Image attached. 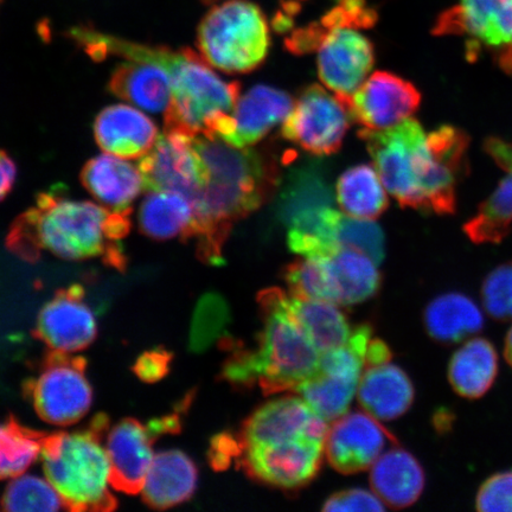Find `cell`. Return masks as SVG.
<instances>
[{"instance_id": "7bdbcfd3", "label": "cell", "mask_w": 512, "mask_h": 512, "mask_svg": "<svg viewBox=\"0 0 512 512\" xmlns=\"http://www.w3.org/2000/svg\"><path fill=\"white\" fill-rule=\"evenodd\" d=\"M174 354L159 347L143 352L133 364V373L139 380L146 383H156L170 373Z\"/></svg>"}, {"instance_id": "6da1fadb", "label": "cell", "mask_w": 512, "mask_h": 512, "mask_svg": "<svg viewBox=\"0 0 512 512\" xmlns=\"http://www.w3.org/2000/svg\"><path fill=\"white\" fill-rule=\"evenodd\" d=\"M131 215L72 200L56 190L41 192L34 206L11 224L6 247L30 264L48 253L69 261L101 260L125 272L123 240L131 232Z\"/></svg>"}, {"instance_id": "e0dca14e", "label": "cell", "mask_w": 512, "mask_h": 512, "mask_svg": "<svg viewBox=\"0 0 512 512\" xmlns=\"http://www.w3.org/2000/svg\"><path fill=\"white\" fill-rule=\"evenodd\" d=\"M392 443L398 440L373 415L354 412L334 421L326 434L325 454L336 471L354 475L373 466Z\"/></svg>"}, {"instance_id": "3957f363", "label": "cell", "mask_w": 512, "mask_h": 512, "mask_svg": "<svg viewBox=\"0 0 512 512\" xmlns=\"http://www.w3.org/2000/svg\"><path fill=\"white\" fill-rule=\"evenodd\" d=\"M258 302L264 328L254 349L235 348V369L248 387L259 386L265 395L294 390L318 373L322 354L292 315L288 294L268 288Z\"/></svg>"}, {"instance_id": "7dc6e473", "label": "cell", "mask_w": 512, "mask_h": 512, "mask_svg": "<svg viewBox=\"0 0 512 512\" xmlns=\"http://www.w3.org/2000/svg\"><path fill=\"white\" fill-rule=\"evenodd\" d=\"M392 351L381 339L373 338L369 343L366 355V368L380 366L392 360Z\"/></svg>"}, {"instance_id": "9c48e42d", "label": "cell", "mask_w": 512, "mask_h": 512, "mask_svg": "<svg viewBox=\"0 0 512 512\" xmlns=\"http://www.w3.org/2000/svg\"><path fill=\"white\" fill-rule=\"evenodd\" d=\"M435 36H464L467 57L484 48L504 73L512 75V0H459L440 14Z\"/></svg>"}, {"instance_id": "ab89813d", "label": "cell", "mask_w": 512, "mask_h": 512, "mask_svg": "<svg viewBox=\"0 0 512 512\" xmlns=\"http://www.w3.org/2000/svg\"><path fill=\"white\" fill-rule=\"evenodd\" d=\"M483 309L496 322H512V261L491 271L480 288Z\"/></svg>"}, {"instance_id": "484cf974", "label": "cell", "mask_w": 512, "mask_h": 512, "mask_svg": "<svg viewBox=\"0 0 512 512\" xmlns=\"http://www.w3.org/2000/svg\"><path fill=\"white\" fill-rule=\"evenodd\" d=\"M357 396L364 411L377 420L390 421L409 411L415 390L405 371L394 364L384 363L369 367L362 374Z\"/></svg>"}, {"instance_id": "d4e9b609", "label": "cell", "mask_w": 512, "mask_h": 512, "mask_svg": "<svg viewBox=\"0 0 512 512\" xmlns=\"http://www.w3.org/2000/svg\"><path fill=\"white\" fill-rule=\"evenodd\" d=\"M370 483L383 503L393 509H405L418 502L426 476L412 453L396 447L377 458L371 467Z\"/></svg>"}, {"instance_id": "83f0119b", "label": "cell", "mask_w": 512, "mask_h": 512, "mask_svg": "<svg viewBox=\"0 0 512 512\" xmlns=\"http://www.w3.org/2000/svg\"><path fill=\"white\" fill-rule=\"evenodd\" d=\"M424 324L433 341L451 345L475 337L485 325L482 309L466 294H441L427 305Z\"/></svg>"}, {"instance_id": "f907efd6", "label": "cell", "mask_w": 512, "mask_h": 512, "mask_svg": "<svg viewBox=\"0 0 512 512\" xmlns=\"http://www.w3.org/2000/svg\"><path fill=\"white\" fill-rule=\"evenodd\" d=\"M204 2H207V3H215V2H217V0H204Z\"/></svg>"}, {"instance_id": "ac0fdd59", "label": "cell", "mask_w": 512, "mask_h": 512, "mask_svg": "<svg viewBox=\"0 0 512 512\" xmlns=\"http://www.w3.org/2000/svg\"><path fill=\"white\" fill-rule=\"evenodd\" d=\"M421 93L412 82L390 72H376L352 96V119L367 130H384L419 110Z\"/></svg>"}, {"instance_id": "74e56055", "label": "cell", "mask_w": 512, "mask_h": 512, "mask_svg": "<svg viewBox=\"0 0 512 512\" xmlns=\"http://www.w3.org/2000/svg\"><path fill=\"white\" fill-rule=\"evenodd\" d=\"M228 320L229 309L224 299L216 293L204 294L192 317L189 349L192 352L206 351L220 338Z\"/></svg>"}, {"instance_id": "4fadbf2b", "label": "cell", "mask_w": 512, "mask_h": 512, "mask_svg": "<svg viewBox=\"0 0 512 512\" xmlns=\"http://www.w3.org/2000/svg\"><path fill=\"white\" fill-rule=\"evenodd\" d=\"M325 443L293 440L243 447L240 465L256 482L283 490H297L318 475Z\"/></svg>"}, {"instance_id": "44dd1931", "label": "cell", "mask_w": 512, "mask_h": 512, "mask_svg": "<svg viewBox=\"0 0 512 512\" xmlns=\"http://www.w3.org/2000/svg\"><path fill=\"white\" fill-rule=\"evenodd\" d=\"M293 105L291 95L281 89L266 85L252 87L236 102L233 130L223 142L239 149L259 143L275 126L284 123Z\"/></svg>"}, {"instance_id": "f6af8a7d", "label": "cell", "mask_w": 512, "mask_h": 512, "mask_svg": "<svg viewBox=\"0 0 512 512\" xmlns=\"http://www.w3.org/2000/svg\"><path fill=\"white\" fill-rule=\"evenodd\" d=\"M484 151L512 178V143L502 138L490 137L484 142Z\"/></svg>"}, {"instance_id": "9a60e30c", "label": "cell", "mask_w": 512, "mask_h": 512, "mask_svg": "<svg viewBox=\"0 0 512 512\" xmlns=\"http://www.w3.org/2000/svg\"><path fill=\"white\" fill-rule=\"evenodd\" d=\"M85 297L81 285L61 288L38 313L32 334L49 350L66 354L91 347L98 336V323Z\"/></svg>"}, {"instance_id": "5b68a950", "label": "cell", "mask_w": 512, "mask_h": 512, "mask_svg": "<svg viewBox=\"0 0 512 512\" xmlns=\"http://www.w3.org/2000/svg\"><path fill=\"white\" fill-rule=\"evenodd\" d=\"M166 67L172 80V100L165 112V131L195 138L227 137L240 98L239 82L224 81L194 50L170 48Z\"/></svg>"}, {"instance_id": "d590c367", "label": "cell", "mask_w": 512, "mask_h": 512, "mask_svg": "<svg viewBox=\"0 0 512 512\" xmlns=\"http://www.w3.org/2000/svg\"><path fill=\"white\" fill-rule=\"evenodd\" d=\"M46 434L23 426L12 415L0 424V480L24 475L40 456Z\"/></svg>"}, {"instance_id": "ba28073f", "label": "cell", "mask_w": 512, "mask_h": 512, "mask_svg": "<svg viewBox=\"0 0 512 512\" xmlns=\"http://www.w3.org/2000/svg\"><path fill=\"white\" fill-rule=\"evenodd\" d=\"M469 146L470 137L458 127L444 125L427 134L416 166L419 211L437 215L456 213L458 183L469 171Z\"/></svg>"}, {"instance_id": "60d3db41", "label": "cell", "mask_w": 512, "mask_h": 512, "mask_svg": "<svg viewBox=\"0 0 512 512\" xmlns=\"http://www.w3.org/2000/svg\"><path fill=\"white\" fill-rule=\"evenodd\" d=\"M476 509L480 512H512V470L495 473L479 486Z\"/></svg>"}, {"instance_id": "1f68e13d", "label": "cell", "mask_w": 512, "mask_h": 512, "mask_svg": "<svg viewBox=\"0 0 512 512\" xmlns=\"http://www.w3.org/2000/svg\"><path fill=\"white\" fill-rule=\"evenodd\" d=\"M330 258L341 293L339 305L361 304L379 292L381 274L369 256L355 249L339 248Z\"/></svg>"}, {"instance_id": "e575fe53", "label": "cell", "mask_w": 512, "mask_h": 512, "mask_svg": "<svg viewBox=\"0 0 512 512\" xmlns=\"http://www.w3.org/2000/svg\"><path fill=\"white\" fill-rule=\"evenodd\" d=\"M360 379L319 371L294 389L326 422L335 421L348 413L357 394Z\"/></svg>"}, {"instance_id": "c3c4849f", "label": "cell", "mask_w": 512, "mask_h": 512, "mask_svg": "<svg viewBox=\"0 0 512 512\" xmlns=\"http://www.w3.org/2000/svg\"><path fill=\"white\" fill-rule=\"evenodd\" d=\"M454 415L448 411H440L434 416V426L439 432H446L452 427Z\"/></svg>"}, {"instance_id": "52a82bcc", "label": "cell", "mask_w": 512, "mask_h": 512, "mask_svg": "<svg viewBox=\"0 0 512 512\" xmlns=\"http://www.w3.org/2000/svg\"><path fill=\"white\" fill-rule=\"evenodd\" d=\"M23 395L47 424L68 427L91 411L93 388L85 357L49 350L40 370L23 383Z\"/></svg>"}, {"instance_id": "8d00e7d4", "label": "cell", "mask_w": 512, "mask_h": 512, "mask_svg": "<svg viewBox=\"0 0 512 512\" xmlns=\"http://www.w3.org/2000/svg\"><path fill=\"white\" fill-rule=\"evenodd\" d=\"M5 511H59L64 508L59 492L49 480L35 476L12 478L4 491Z\"/></svg>"}, {"instance_id": "30bf717a", "label": "cell", "mask_w": 512, "mask_h": 512, "mask_svg": "<svg viewBox=\"0 0 512 512\" xmlns=\"http://www.w3.org/2000/svg\"><path fill=\"white\" fill-rule=\"evenodd\" d=\"M374 160L384 188L402 208L420 209L416 166L427 133L418 120L408 118L384 130L358 132Z\"/></svg>"}, {"instance_id": "f1b7e54d", "label": "cell", "mask_w": 512, "mask_h": 512, "mask_svg": "<svg viewBox=\"0 0 512 512\" xmlns=\"http://www.w3.org/2000/svg\"><path fill=\"white\" fill-rule=\"evenodd\" d=\"M194 207L187 196L176 191H151L138 213L140 233L152 240H191Z\"/></svg>"}, {"instance_id": "bcb514c9", "label": "cell", "mask_w": 512, "mask_h": 512, "mask_svg": "<svg viewBox=\"0 0 512 512\" xmlns=\"http://www.w3.org/2000/svg\"><path fill=\"white\" fill-rule=\"evenodd\" d=\"M17 166L8 153L0 150V202L9 196L16 183Z\"/></svg>"}, {"instance_id": "2e32d148", "label": "cell", "mask_w": 512, "mask_h": 512, "mask_svg": "<svg viewBox=\"0 0 512 512\" xmlns=\"http://www.w3.org/2000/svg\"><path fill=\"white\" fill-rule=\"evenodd\" d=\"M328 422L303 398L285 396L268 401L243 422L239 434L242 447L313 440L325 443Z\"/></svg>"}, {"instance_id": "4dcf8cb0", "label": "cell", "mask_w": 512, "mask_h": 512, "mask_svg": "<svg viewBox=\"0 0 512 512\" xmlns=\"http://www.w3.org/2000/svg\"><path fill=\"white\" fill-rule=\"evenodd\" d=\"M288 306L320 354L349 342L354 329L336 304L288 296Z\"/></svg>"}, {"instance_id": "8992f818", "label": "cell", "mask_w": 512, "mask_h": 512, "mask_svg": "<svg viewBox=\"0 0 512 512\" xmlns=\"http://www.w3.org/2000/svg\"><path fill=\"white\" fill-rule=\"evenodd\" d=\"M197 47L210 66L224 73H251L265 62L271 48L267 18L249 0H224L202 18Z\"/></svg>"}, {"instance_id": "f35d334b", "label": "cell", "mask_w": 512, "mask_h": 512, "mask_svg": "<svg viewBox=\"0 0 512 512\" xmlns=\"http://www.w3.org/2000/svg\"><path fill=\"white\" fill-rule=\"evenodd\" d=\"M335 240L341 248L355 249L380 265L384 259V234L374 220L356 219L339 214L335 226Z\"/></svg>"}, {"instance_id": "b9f144b4", "label": "cell", "mask_w": 512, "mask_h": 512, "mask_svg": "<svg viewBox=\"0 0 512 512\" xmlns=\"http://www.w3.org/2000/svg\"><path fill=\"white\" fill-rule=\"evenodd\" d=\"M323 511H384L381 499L367 490L349 489L339 491L326 499Z\"/></svg>"}, {"instance_id": "ffe728a7", "label": "cell", "mask_w": 512, "mask_h": 512, "mask_svg": "<svg viewBox=\"0 0 512 512\" xmlns=\"http://www.w3.org/2000/svg\"><path fill=\"white\" fill-rule=\"evenodd\" d=\"M335 194L323 166L305 163L287 172L280 184L275 215L288 229H302L334 206Z\"/></svg>"}, {"instance_id": "ee69618b", "label": "cell", "mask_w": 512, "mask_h": 512, "mask_svg": "<svg viewBox=\"0 0 512 512\" xmlns=\"http://www.w3.org/2000/svg\"><path fill=\"white\" fill-rule=\"evenodd\" d=\"M243 447L238 434L221 433L211 440L208 459L213 469L222 471L233 463L239 464Z\"/></svg>"}, {"instance_id": "8fae6325", "label": "cell", "mask_w": 512, "mask_h": 512, "mask_svg": "<svg viewBox=\"0 0 512 512\" xmlns=\"http://www.w3.org/2000/svg\"><path fill=\"white\" fill-rule=\"evenodd\" d=\"M351 120L350 108L341 99L322 86L311 85L294 102L281 133L312 155L330 156L341 149Z\"/></svg>"}, {"instance_id": "7a4b0ae2", "label": "cell", "mask_w": 512, "mask_h": 512, "mask_svg": "<svg viewBox=\"0 0 512 512\" xmlns=\"http://www.w3.org/2000/svg\"><path fill=\"white\" fill-rule=\"evenodd\" d=\"M194 146L207 170V183L192 201L198 258L223 264L222 249L234 223L259 209L277 189V164L264 153L239 149L219 138L197 136Z\"/></svg>"}, {"instance_id": "5bb4252c", "label": "cell", "mask_w": 512, "mask_h": 512, "mask_svg": "<svg viewBox=\"0 0 512 512\" xmlns=\"http://www.w3.org/2000/svg\"><path fill=\"white\" fill-rule=\"evenodd\" d=\"M145 190L176 191L194 201L207 183V170L187 134L164 131L139 163Z\"/></svg>"}, {"instance_id": "816d5d0a", "label": "cell", "mask_w": 512, "mask_h": 512, "mask_svg": "<svg viewBox=\"0 0 512 512\" xmlns=\"http://www.w3.org/2000/svg\"><path fill=\"white\" fill-rule=\"evenodd\" d=\"M338 2H339V0H338Z\"/></svg>"}, {"instance_id": "277c9868", "label": "cell", "mask_w": 512, "mask_h": 512, "mask_svg": "<svg viewBox=\"0 0 512 512\" xmlns=\"http://www.w3.org/2000/svg\"><path fill=\"white\" fill-rule=\"evenodd\" d=\"M110 418L95 415L86 428L72 433H47L42 444L46 477L74 512H110L118 508L112 494L106 440Z\"/></svg>"}, {"instance_id": "7c38bea8", "label": "cell", "mask_w": 512, "mask_h": 512, "mask_svg": "<svg viewBox=\"0 0 512 512\" xmlns=\"http://www.w3.org/2000/svg\"><path fill=\"white\" fill-rule=\"evenodd\" d=\"M320 28L324 34L316 50L319 79L350 108L352 96L374 67V44L356 28Z\"/></svg>"}, {"instance_id": "7402d4cb", "label": "cell", "mask_w": 512, "mask_h": 512, "mask_svg": "<svg viewBox=\"0 0 512 512\" xmlns=\"http://www.w3.org/2000/svg\"><path fill=\"white\" fill-rule=\"evenodd\" d=\"M94 137L102 151L119 158L136 159L152 150L159 134L156 124L137 108L113 105L96 117Z\"/></svg>"}, {"instance_id": "836d02e7", "label": "cell", "mask_w": 512, "mask_h": 512, "mask_svg": "<svg viewBox=\"0 0 512 512\" xmlns=\"http://www.w3.org/2000/svg\"><path fill=\"white\" fill-rule=\"evenodd\" d=\"M330 256H303L286 267L285 281L291 296L339 305L341 293Z\"/></svg>"}, {"instance_id": "f546056e", "label": "cell", "mask_w": 512, "mask_h": 512, "mask_svg": "<svg viewBox=\"0 0 512 512\" xmlns=\"http://www.w3.org/2000/svg\"><path fill=\"white\" fill-rule=\"evenodd\" d=\"M336 200L345 214L364 220H376L389 206L386 188L368 164L352 166L339 177Z\"/></svg>"}, {"instance_id": "4316f807", "label": "cell", "mask_w": 512, "mask_h": 512, "mask_svg": "<svg viewBox=\"0 0 512 512\" xmlns=\"http://www.w3.org/2000/svg\"><path fill=\"white\" fill-rule=\"evenodd\" d=\"M499 357L489 339H467L451 357L447 377L454 393L466 400L482 399L497 380Z\"/></svg>"}, {"instance_id": "d6986e66", "label": "cell", "mask_w": 512, "mask_h": 512, "mask_svg": "<svg viewBox=\"0 0 512 512\" xmlns=\"http://www.w3.org/2000/svg\"><path fill=\"white\" fill-rule=\"evenodd\" d=\"M158 439L149 425L134 418L117 422L106 437L112 488L126 495H138L143 490L155 453Z\"/></svg>"}, {"instance_id": "d6a6232c", "label": "cell", "mask_w": 512, "mask_h": 512, "mask_svg": "<svg viewBox=\"0 0 512 512\" xmlns=\"http://www.w3.org/2000/svg\"><path fill=\"white\" fill-rule=\"evenodd\" d=\"M511 228L512 178L509 176L499 182L463 229L467 239L475 245H499L508 238Z\"/></svg>"}, {"instance_id": "603a6c76", "label": "cell", "mask_w": 512, "mask_h": 512, "mask_svg": "<svg viewBox=\"0 0 512 512\" xmlns=\"http://www.w3.org/2000/svg\"><path fill=\"white\" fill-rule=\"evenodd\" d=\"M80 179L83 187L102 206L121 213H132V203L145 190L139 166L113 155L89 159Z\"/></svg>"}, {"instance_id": "cb8c5ba5", "label": "cell", "mask_w": 512, "mask_h": 512, "mask_svg": "<svg viewBox=\"0 0 512 512\" xmlns=\"http://www.w3.org/2000/svg\"><path fill=\"white\" fill-rule=\"evenodd\" d=\"M198 469L187 453L159 452L145 479L143 501L155 510H166L190 501L195 495Z\"/></svg>"}, {"instance_id": "681fc988", "label": "cell", "mask_w": 512, "mask_h": 512, "mask_svg": "<svg viewBox=\"0 0 512 512\" xmlns=\"http://www.w3.org/2000/svg\"><path fill=\"white\" fill-rule=\"evenodd\" d=\"M504 357L505 361H507L509 366L512 368V326L504 339Z\"/></svg>"}]
</instances>
